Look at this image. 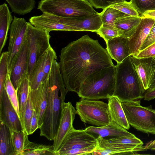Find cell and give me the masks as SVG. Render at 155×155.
I'll use <instances>...</instances> for the list:
<instances>
[{"label": "cell", "instance_id": "6da1fadb", "mask_svg": "<svg viewBox=\"0 0 155 155\" xmlns=\"http://www.w3.org/2000/svg\"><path fill=\"white\" fill-rule=\"evenodd\" d=\"M59 58L60 70L65 86L68 91L77 94L90 75L114 65L106 48L87 35L63 48Z\"/></svg>", "mask_w": 155, "mask_h": 155}, {"label": "cell", "instance_id": "7a4b0ae2", "mask_svg": "<svg viewBox=\"0 0 155 155\" xmlns=\"http://www.w3.org/2000/svg\"><path fill=\"white\" fill-rule=\"evenodd\" d=\"M48 81L47 104L43 124L39 129L41 136L52 140L55 136L59 124L61 100L64 101L66 95L68 91L64 84L59 63L56 60L53 63Z\"/></svg>", "mask_w": 155, "mask_h": 155}, {"label": "cell", "instance_id": "3957f363", "mask_svg": "<svg viewBox=\"0 0 155 155\" xmlns=\"http://www.w3.org/2000/svg\"><path fill=\"white\" fill-rule=\"evenodd\" d=\"M145 91L133 67L130 55L117 63L113 96L121 102L136 101L143 98Z\"/></svg>", "mask_w": 155, "mask_h": 155}, {"label": "cell", "instance_id": "277c9868", "mask_svg": "<svg viewBox=\"0 0 155 155\" xmlns=\"http://www.w3.org/2000/svg\"><path fill=\"white\" fill-rule=\"evenodd\" d=\"M116 65L106 68L90 75L81 84L77 93L82 98L108 99L113 95Z\"/></svg>", "mask_w": 155, "mask_h": 155}, {"label": "cell", "instance_id": "5b68a950", "mask_svg": "<svg viewBox=\"0 0 155 155\" xmlns=\"http://www.w3.org/2000/svg\"><path fill=\"white\" fill-rule=\"evenodd\" d=\"M37 9L42 13L64 17H83L99 13L87 0H41Z\"/></svg>", "mask_w": 155, "mask_h": 155}, {"label": "cell", "instance_id": "8992f818", "mask_svg": "<svg viewBox=\"0 0 155 155\" xmlns=\"http://www.w3.org/2000/svg\"><path fill=\"white\" fill-rule=\"evenodd\" d=\"M121 104L130 125L143 133L155 134V109L151 105L142 106L140 100L122 101Z\"/></svg>", "mask_w": 155, "mask_h": 155}, {"label": "cell", "instance_id": "52a82bcc", "mask_svg": "<svg viewBox=\"0 0 155 155\" xmlns=\"http://www.w3.org/2000/svg\"><path fill=\"white\" fill-rule=\"evenodd\" d=\"M50 32L28 22L26 32L28 55V76L30 79L33 70L39 59L51 47Z\"/></svg>", "mask_w": 155, "mask_h": 155}, {"label": "cell", "instance_id": "ba28073f", "mask_svg": "<svg viewBox=\"0 0 155 155\" xmlns=\"http://www.w3.org/2000/svg\"><path fill=\"white\" fill-rule=\"evenodd\" d=\"M77 113L83 122L97 126L112 120L108 104L102 101L81 98L76 104Z\"/></svg>", "mask_w": 155, "mask_h": 155}, {"label": "cell", "instance_id": "9c48e42d", "mask_svg": "<svg viewBox=\"0 0 155 155\" xmlns=\"http://www.w3.org/2000/svg\"><path fill=\"white\" fill-rule=\"evenodd\" d=\"M77 113L76 110L70 102L61 103L59 124L52 145L56 153L66 137L74 128L73 123Z\"/></svg>", "mask_w": 155, "mask_h": 155}, {"label": "cell", "instance_id": "30bf717a", "mask_svg": "<svg viewBox=\"0 0 155 155\" xmlns=\"http://www.w3.org/2000/svg\"><path fill=\"white\" fill-rule=\"evenodd\" d=\"M27 24L24 18L14 16L9 29L8 71L13 58L26 40Z\"/></svg>", "mask_w": 155, "mask_h": 155}, {"label": "cell", "instance_id": "8fae6325", "mask_svg": "<svg viewBox=\"0 0 155 155\" xmlns=\"http://www.w3.org/2000/svg\"><path fill=\"white\" fill-rule=\"evenodd\" d=\"M28 49L26 40L13 58L8 71L11 81L16 90L22 81L28 78Z\"/></svg>", "mask_w": 155, "mask_h": 155}, {"label": "cell", "instance_id": "7c38bea8", "mask_svg": "<svg viewBox=\"0 0 155 155\" xmlns=\"http://www.w3.org/2000/svg\"><path fill=\"white\" fill-rule=\"evenodd\" d=\"M97 145L91 155H131L135 151L145 150V146L136 147L132 145L112 142L107 139L97 136Z\"/></svg>", "mask_w": 155, "mask_h": 155}, {"label": "cell", "instance_id": "4fadbf2b", "mask_svg": "<svg viewBox=\"0 0 155 155\" xmlns=\"http://www.w3.org/2000/svg\"><path fill=\"white\" fill-rule=\"evenodd\" d=\"M97 138L84 130L74 128L68 135L56 155L63 151L87 147L97 143Z\"/></svg>", "mask_w": 155, "mask_h": 155}, {"label": "cell", "instance_id": "5bb4252c", "mask_svg": "<svg viewBox=\"0 0 155 155\" xmlns=\"http://www.w3.org/2000/svg\"><path fill=\"white\" fill-rule=\"evenodd\" d=\"M0 121L10 129L18 131L24 130L21 120L12 105L5 89L0 95Z\"/></svg>", "mask_w": 155, "mask_h": 155}, {"label": "cell", "instance_id": "9a60e30c", "mask_svg": "<svg viewBox=\"0 0 155 155\" xmlns=\"http://www.w3.org/2000/svg\"><path fill=\"white\" fill-rule=\"evenodd\" d=\"M133 67L137 74L144 90L150 86L155 71V61L152 57L138 58L130 55Z\"/></svg>", "mask_w": 155, "mask_h": 155}, {"label": "cell", "instance_id": "2e32d148", "mask_svg": "<svg viewBox=\"0 0 155 155\" xmlns=\"http://www.w3.org/2000/svg\"><path fill=\"white\" fill-rule=\"evenodd\" d=\"M155 20L142 18L137 26L128 38L130 55L136 56L140 51L145 39L149 34Z\"/></svg>", "mask_w": 155, "mask_h": 155}, {"label": "cell", "instance_id": "e0dca14e", "mask_svg": "<svg viewBox=\"0 0 155 155\" xmlns=\"http://www.w3.org/2000/svg\"><path fill=\"white\" fill-rule=\"evenodd\" d=\"M48 91V78L42 82L37 89L30 90V98L34 109L37 115L39 129L43 124L44 115L47 104Z\"/></svg>", "mask_w": 155, "mask_h": 155}, {"label": "cell", "instance_id": "ac0fdd59", "mask_svg": "<svg viewBox=\"0 0 155 155\" xmlns=\"http://www.w3.org/2000/svg\"><path fill=\"white\" fill-rule=\"evenodd\" d=\"M64 18L66 25L78 28L81 31L96 32L103 24L100 13L93 15Z\"/></svg>", "mask_w": 155, "mask_h": 155}, {"label": "cell", "instance_id": "d6986e66", "mask_svg": "<svg viewBox=\"0 0 155 155\" xmlns=\"http://www.w3.org/2000/svg\"><path fill=\"white\" fill-rule=\"evenodd\" d=\"M106 43V49L109 55L117 63L122 62L130 55L128 38L118 36L108 41Z\"/></svg>", "mask_w": 155, "mask_h": 155}, {"label": "cell", "instance_id": "ffe728a7", "mask_svg": "<svg viewBox=\"0 0 155 155\" xmlns=\"http://www.w3.org/2000/svg\"><path fill=\"white\" fill-rule=\"evenodd\" d=\"M84 130L92 134H96L103 138H111L127 136L135 137L134 134L128 132L126 129L120 126L113 120L108 124L102 126H90Z\"/></svg>", "mask_w": 155, "mask_h": 155}, {"label": "cell", "instance_id": "44dd1931", "mask_svg": "<svg viewBox=\"0 0 155 155\" xmlns=\"http://www.w3.org/2000/svg\"><path fill=\"white\" fill-rule=\"evenodd\" d=\"M108 100L112 120L126 129H129L130 125L122 107L121 101L117 97L113 96L109 98Z\"/></svg>", "mask_w": 155, "mask_h": 155}, {"label": "cell", "instance_id": "7402d4cb", "mask_svg": "<svg viewBox=\"0 0 155 155\" xmlns=\"http://www.w3.org/2000/svg\"><path fill=\"white\" fill-rule=\"evenodd\" d=\"M13 18L11 13L5 3L0 5V54L6 42L8 31Z\"/></svg>", "mask_w": 155, "mask_h": 155}, {"label": "cell", "instance_id": "603a6c76", "mask_svg": "<svg viewBox=\"0 0 155 155\" xmlns=\"http://www.w3.org/2000/svg\"><path fill=\"white\" fill-rule=\"evenodd\" d=\"M140 16H132L126 14L117 18L114 25L122 32L121 36L129 38L140 23Z\"/></svg>", "mask_w": 155, "mask_h": 155}, {"label": "cell", "instance_id": "cb8c5ba5", "mask_svg": "<svg viewBox=\"0 0 155 155\" xmlns=\"http://www.w3.org/2000/svg\"><path fill=\"white\" fill-rule=\"evenodd\" d=\"M56 155L53 145L36 143L26 139L21 155Z\"/></svg>", "mask_w": 155, "mask_h": 155}, {"label": "cell", "instance_id": "d4e9b609", "mask_svg": "<svg viewBox=\"0 0 155 155\" xmlns=\"http://www.w3.org/2000/svg\"><path fill=\"white\" fill-rule=\"evenodd\" d=\"M0 155H15L9 128L0 121Z\"/></svg>", "mask_w": 155, "mask_h": 155}, {"label": "cell", "instance_id": "484cf974", "mask_svg": "<svg viewBox=\"0 0 155 155\" xmlns=\"http://www.w3.org/2000/svg\"><path fill=\"white\" fill-rule=\"evenodd\" d=\"M30 90L29 81L28 78H26L22 81L17 90L20 114L22 126L24 116Z\"/></svg>", "mask_w": 155, "mask_h": 155}, {"label": "cell", "instance_id": "4316f807", "mask_svg": "<svg viewBox=\"0 0 155 155\" xmlns=\"http://www.w3.org/2000/svg\"><path fill=\"white\" fill-rule=\"evenodd\" d=\"M12 12L19 15L30 13L35 7V0H5Z\"/></svg>", "mask_w": 155, "mask_h": 155}, {"label": "cell", "instance_id": "83f0119b", "mask_svg": "<svg viewBox=\"0 0 155 155\" xmlns=\"http://www.w3.org/2000/svg\"><path fill=\"white\" fill-rule=\"evenodd\" d=\"M45 53L38 61L32 72L29 80L30 88L31 90L37 89L44 81V64Z\"/></svg>", "mask_w": 155, "mask_h": 155}, {"label": "cell", "instance_id": "f1b7e54d", "mask_svg": "<svg viewBox=\"0 0 155 155\" xmlns=\"http://www.w3.org/2000/svg\"><path fill=\"white\" fill-rule=\"evenodd\" d=\"M12 143L15 155H21L27 135L24 130L16 131L10 129Z\"/></svg>", "mask_w": 155, "mask_h": 155}, {"label": "cell", "instance_id": "f546056e", "mask_svg": "<svg viewBox=\"0 0 155 155\" xmlns=\"http://www.w3.org/2000/svg\"><path fill=\"white\" fill-rule=\"evenodd\" d=\"M126 14L134 16L140 15V14L132 0H119L114 2L110 6Z\"/></svg>", "mask_w": 155, "mask_h": 155}, {"label": "cell", "instance_id": "4dcf8cb0", "mask_svg": "<svg viewBox=\"0 0 155 155\" xmlns=\"http://www.w3.org/2000/svg\"><path fill=\"white\" fill-rule=\"evenodd\" d=\"M4 86L9 100L21 121L17 91L15 89L12 83L8 73Z\"/></svg>", "mask_w": 155, "mask_h": 155}, {"label": "cell", "instance_id": "1f68e13d", "mask_svg": "<svg viewBox=\"0 0 155 155\" xmlns=\"http://www.w3.org/2000/svg\"><path fill=\"white\" fill-rule=\"evenodd\" d=\"M100 14L103 24L114 26V21L126 14L110 6L103 9Z\"/></svg>", "mask_w": 155, "mask_h": 155}, {"label": "cell", "instance_id": "d6a6232c", "mask_svg": "<svg viewBox=\"0 0 155 155\" xmlns=\"http://www.w3.org/2000/svg\"><path fill=\"white\" fill-rule=\"evenodd\" d=\"M96 32L104 38L106 42L112 39L121 36L122 35V31L114 26L103 23Z\"/></svg>", "mask_w": 155, "mask_h": 155}, {"label": "cell", "instance_id": "836d02e7", "mask_svg": "<svg viewBox=\"0 0 155 155\" xmlns=\"http://www.w3.org/2000/svg\"><path fill=\"white\" fill-rule=\"evenodd\" d=\"M57 59L56 52L51 47L45 53L44 64V81L48 78L54 61Z\"/></svg>", "mask_w": 155, "mask_h": 155}, {"label": "cell", "instance_id": "e575fe53", "mask_svg": "<svg viewBox=\"0 0 155 155\" xmlns=\"http://www.w3.org/2000/svg\"><path fill=\"white\" fill-rule=\"evenodd\" d=\"M34 110L33 105L30 98L29 92L23 121V127L24 130L27 135H30L31 121Z\"/></svg>", "mask_w": 155, "mask_h": 155}, {"label": "cell", "instance_id": "d590c367", "mask_svg": "<svg viewBox=\"0 0 155 155\" xmlns=\"http://www.w3.org/2000/svg\"><path fill=\"white\" fill-rule=\"evenodd\" d=\"M109 141L116 143H123L132 145L136 147L142 146L143 142L136 137L122 136L107 139Z\"/></svg>", "mask_w": 155, "mask_h": 155}, {"label": "cell", "instance_id": "8d00e7d4", "mask_svg": "<svg viewBox=\"0 0 155 155\" xmlns=\"http://www.w3.org/2000/svg\"><path fill=\"white\" fill-rule=\"evenodd\" d=\"M140 15L144 12L155 9V0H132Z\"/></svg>", "mask_w": 155, "mask_h": 155}, {"label": "cell", "instance_id": "74e56055", "mask_svg": "<svg viewBox=\"0 0 155 155\" xmlns=\"http://www.w3.org/2000/svg\"><path fill=\"white\" fill-rule=\"evenodd\" d=\"M97 144H95L85 148L63 151L59 153L58 155H91L92 153L96 148Z\"/></svg>", "mask_w": 155, "mask_h": 155}, {"label": "cell", "instance_id": "f35d334b", "mask_svg": "<svg viewBox=\"0 0 155 155\" xmlns=\"http://www.w3.org/2000/svg\"><path fill=\"white\" fill-rule=\"evenodd\" d=\"M135 57L138 58L148 57L155 58V42L140 51Z\"/></svg>", "mask_w": 155, "mask_h": 155}, {"label": "cell", "instance_id": "ab89813d", "mask_svg": "<svg viewBox=\"0 0 155 155\" xmlns=\"http://www.w3.org/2000/svg\"><path fill=\"white\" fill-rule=\"evenodd\" d=\"M119 0H88L93 7L96 8H104L110 6L113 2Z\"/></svg>", "mask_w": 155, "mask_h": 155}, {"label": "cell", "instance_id": "60d3db41", "mask_svg": "<svg viewBox=\"0 0 155 155\" xmlns=\"http://www.w3.org/2000/svg\"><path fill=\"white\" fill-rule=\"evenodd\" d=\"M154 42H155V22L151 28L149 34L142 44L140 51L143 50Z\"/></svg>", "mask_w": 155, "mask_h": 155}, {"label": "cell", "instance_id": "b9f144b4", "mask_svg": "<svg viewBox=\"0 0 155 155\" xmlns=\"http://www.w3.org/2000/svg\"><path fill=\"white\" fill-rule=\"evenodd\" d=\"M38 129H39V127L37 115L35 111L34 110L31 121L30 135L32 134Z\"/></svg>", "mask_w": 155, "mask_h": 155}, {"label": "cell", "instance_id": "7bdbcfd3", "mask_svg": "<svg viewBox=\"0 0 155 155\" xmlns=\"http://www.w3.org/2000/svg\"><path fill=\"white\" fill-rule=\"evenodd\" d=\"M140 16L141 19L149 18L155 20V9L146 11Z\"/></svg>", "mask_w": 155, "mask_h": 155}, {"label": "cell", "instance_id": "ee69618b", "mask_svg": "<svg viewBox=\"0 0 155 155\" xmlns=\"http://www.w3.org/2000/svg\"><path fill=\"white\" fill-rule=\"evenodd\" d=\"M144 99L149 101L155 98V90L151 91H146L144 94Z\"/></svg>", "mask_w": 155, "mask_h": 155}, {"label": "cell", "instance_id": "f6af8a7d", "mask_svg": "<svg viewBox=\"0 0 155 155\" xmlns=\"http://www.w3.org/2000/svg\"><path fill=\"white\" fill-rule=\"evenodd\" d=\"M145 146L147 150H155V140L153 141H151Z\"/></svg>", "mask_w": 155, "mask_h": 155}, {"label": "cell", "instance_id": "bcb514c9", "mask_svg": "<svg viewBox=\"0 0 155 155\" xmlns=\"http://www.w3.org/2000/svg\"><path fill=\"white\" fill-rule=\"evenodd\" d=\"M154 90H155V71L151 84L148 88L146 91H151Z\"/></svg>", "mask_w": 155, "mask_h": 155}, {"label": "cell", "instance_id": "7dc6e473", "mask_svg": "<svg viewBox=\"0 0 155 155\" xmlns=\"http://www.w3.org/2000/svg\"><path fill=\"white\" fill-rule=\"evenodd\" d=\"M154 60H155V58H154Z\"/></svg>", "mask_w": 155, "mask_h": 155}]
</instances>
